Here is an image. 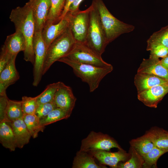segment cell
I'll return each mask as SVG.
<instances>
[{"instance_id":"3","label":"cell","mask_w":168,"mask_h":168,"mask_svg":"<svg viewBox=\"0 0 168 168\" xmlns=\"http://www.w3.org/2000/svg\"><path fill=\"white\" fill-rule=\"evenodd\" d=\"M109 44L121 35L133 31L134 26L120 21L109 11L103 0H93Z\"/></svg>"},{"instance_id":"29","label":"cell","mask_w":168,"mask_h":168,"mask_svg":"<svg viewBox=\"0 0 168 168\" xmlns=\"http://www.w3.org/2000/svg\"><path fill=\"white\" fill-rule=\"evenodd\" d=\"M168 151L155 147L149 152L142 156L143 167H156L157 161L160 157Z\"/></svg>"},{"instance_id":"10","label":"cell","mask_w":168,"mask_h":168,"mask_svg":"<svg viewBox=\"0 0 168 168\" xmlns=\"http://www.w3.org/2000/svg\"><path fill=\"white\" fill-rule=\"evenodd\" d=\"M26 3L32 11L35 32L41 31L45 26L51 7V0H29Z\"/></svg>"},{"instance_id":"17","label":"cell","mask_w":168,"mask_h":168,"mask_svg":"<svg viewBox=\"0 0 168 168\" xmlns=\"http://www.w3.org/2000/svg\"><path fill=\"white\" fill-rule=\"evenodd\" d=\"M68 26V21L65 16L57 23L45 26L41 34L47 49L51 43L64 32Z\"/></svg>"},{"instance_id":"20","label":"cell","mask_w":168,"mask_h":168,"mask_svg":"<svg viewBox=\"0 0 168 168\" xmlns=\"http://www.w3.org/2000/svg\"><path fill=\"white\" fill-rule=\"evenodd\" d=\"M0 142L2 146L11 151L17 147L16 141L10 122H0Z\"/></svg>"},{"instance_id":"14","label":"cell","mask_w":168,"mask_h":168,"mask_svg":"<svg viewBox=\"0 0 168 168\" xmlns=\"http://www.w3.org/2000/svg\"><path fill=\"white\" fill-rule=\"evenodd\" d=\"M137 72L155 75L168 81V70L162 66L158 58L149 57L143 59Z\"/></svg>"},{"instance_id":"39","label":"cell","mask_w":168,"mask_h":168,"mask_svg":"<svg viewBox=\"0 0 168 168\" xmlns=\"http://www.w3.org/2000/svg\"><path fill=\"white\" fill-rule=\"evenodd\" d=\"M162 66L168 70V54L160 60Z\"/></svg>"},{"instance_id":"2","label":"cell","mask_w":168,"mask_h":168,"mask_svg":"<svg viewBox=\"0 0 168 168\" xmlns=\"http://www.w3.org/2000/svg\"><path fill=\"white\" fill-rule=\"evenodd\" d=\"M58 61L64 63L71 67L75 74L83 82L88 84L90 92H93L96 89L102 80L113 69L112 65L106 67H100L77 63L65 57L60 58Z\"/></svg>"},{"instance_id":"34","label":"cell","mask_w":168,"mask_h":168,"mask_svg":"<svg viewBox=\"0 0 168 168\" xmlns=\"http://www.w3.org/2000/svg\"><path fill=\"white\" fill-rule=\"evenodd\" d=\"M57 108L54 101L38 105L35 114L40 119L47 116L52 110Z\"/></svg>"},{"instance_id":"16","label":"cell","mask_w":168,"mask_h":168,"mask_svg":"<svg viewBox=\"0 0 168 168\" xmlns=\"http://www.w3.org/2000/svg\"><path fill=\"white\" fill-rule=\"evenodd\" d=\"M2 48L11 57L21 51H24L26 48V40L22 33L16 30L13 33L7 37Z\"/></svg>"},{"instance_id":"9","label":"cell","mask_w":168,"mask_h":168,"mask_svg":"<svg viewBox=\"0 0 168 168\" xmlns=\"http://www.w3.org/2000/svg\"><path fill=\"white\" fill-rule=\"evenodd\" d=\"M41 31L35 32L33 40L35 60L33 64L32 84L34 86H38L43 75V65L47 50Z\"/></svg>"},{"instance_id":"13","label":"cell","mask_w":168,"mask_h":168,"mask_svg":"<svg viewBox=\"0 0 168 168\" xmlns=\"http://www.w3.org/2000/svg\"><path fill=\"white\" fill-rule=\"evenodd\" d=\"M102 165H106L113 168H117L118 164L125 161L129 156L123 149L116 152H110L104 150H95L89 152Z\"/></svg>"},{"instance_id":"31","label":"cell","mask_w":168,"mask_h":168,"mask_svg":"<svg viewBox=\"0 0 168 168\" xmlns=\"http://www.w3.org/2000/svg\"><path fill=\"white\" fill-rule=\"evenodd\" d=\"M147 50L150 51V57L162 58L168 54V48L162 44L147 40Z\"/></svg>"},{"instance_id":"12","label":"cell","mask_w":168,"mask_h":168,"mask_svg":"<svg viewBox=\"0 0 168 168\" xmlns=\"http://www.w3.org/2000/svg\"><path fill=\"white\" fill-rule=\"evenodd\" d=\"M76 100L71 88L60 82L54 99L57 107L72 113Z\"/></svg>"},{"instance_id":"15","label":"cell","mask_w":168,"mask_h":168,"mask_svg":"<svg viewBox=\"0 0 168 168\" xmlns=\"http://www.w3.org/2000/svg\"><path fill=\"white\" fill-rule=\"evenodd\" d=\"M16 56L12 57L9 63L0 72V96L6 94L7 88L19 79L15 66Z\"/></svg>"},{"instance_id":"35","label":"cell","mask_w":168,"mask_h":168,"mask_svg":"<svg viewBox=\"0 0 168 168\" xmlns=\"http://www.w3.org/2000/svg\"><path fill=\"white\" fill-rule=\"evenodd\" d=\"M8 99L6 93L0 96V122H7L6 112Z\"/></svg>"},{"instance_id":"37","label":"cell","mask_w":168,"mask_h":168,"mask_svg":"<svg viewBox=\"0 0 168 168\" xmlns=\"http://www.w3.org/2000/svg\"><path fill=\"white\" fill-rule=\"evenodd\" d=\"M84 0H74L70 5L68 12H73L79 10L80 4Z\"/></svg>"},{"instance_id":"25","label":"cell","mask_w":168,"mask_h":168,"mask_svg":"<svg viewBox=\"0 0 168 168\" xmlns=\"http://www.w3.org/2000/svg\"><path fill=\"white\" fill-rule=\"evenodd\" d=\"M131 146L142 156L149 152L155 146L148 135L146 133L142 136L132 140Z\"/></svg>"},{"instance_id":"19","label":"cell","mask_w":168,"mask_h":168,"mask_svg":"<svg viewBox=\"0 0 168 168\" xmlns=\"http://www.w3.org/2000/svg\"><path fill=\"white\" fill-rule=\"evenodd\" d=\"M10 123L16 139L17 147L22 148L29 142L31 134L23 118Z\"/></svg>"},{"instance_id":"28","label":"cell","mask_w":168,"mask_h":168,"mask_svg":"<svg viewBox=\"0 0 168 168\" xmlns=\"http://www.w3.org/2000/svg\"><path fill=\"white\" fill-rule=\"evenodd\" d=\"M129 152V159L126 161L119 163L117 168H140L143 166L144 160L142 156L132 146Z\"/></svg>"},{"instance_id":"11","label":"cell","mask_w":168,"mask_h":168,"mask_svg":"<svg viewBox=\"0 0 168 168\" xmlns=\"http://www.w3.org/2000/svg\"><path fill=\"white\" fill-rule=\"evenodd\" d=\"M168 93V83L154 86L138 93V99L147 106L156 108L159 102Z\"/></svg>"},{"instance_id":"4","label":"cell","mask_w":168,"mask_h":168,"mask_svg":"<svg viewBox=\"0 0 168 168\" xmlns=\"http://www.w3.org/2000/svg\"><path fill=\"white\" fill-rule=\"evenodd\" d=\"M76 42L68 26L48 48L43 65V75L54 62L67 56L72 50Z\"/></svg>"},{"instance_id":"6","label":"cell","mask_w":168,"mask_h":168,"mask_svg":"<svg viewBox=\"0 0 168 168\" xmlns=\"http://www.w3.org/2000/svg\"><path fill=\"white\" fill-rule=\"evenodd\" d=\"M89 7L83 11L68 12L65 16L68 21L69 27L76 42H85L89 24Z\"/></svg>"},{"instance_id":"32","label":"cell","mask_w":168,"mask_h":168,"mask_svg":"<svg viewBox=\"0 0 168 168\" xmlns=\"http://www.w3.org/2000/svg\"><path fill=\"white\" fill-rule=\"evenodd\" d=\"M21 101L24 115L35 114L38 106L37 96L33 97L23 96Z\"/></svg>"},{"instance_id":"30","label":"cell","mask_w":168,"mask_h":168,"mask_svg":"<svg viewBox=\"0 0 168 168\" xmlns=\"http://www.w3.org/2000/svg\"><path fill=\"white\" fill-rule=\"evenodd\" d=\"M59 82H58L48 85L44 91L37 96L38 105L54 101V96Z\"/></svg>"},{"instance_id":"24","label":"cell","mask_w":168,"mask_h":168,"mask_svg":"<svg viewBox=\"0 0 168 168\" xmlns=\"http://www.w3.org/2000/svg\"><path fill=\"white\" fill-rule=\"evenodd\" d=\"M6 115L7 122L10 123L23 118L24 114L22 109L21 100H12L8 98Z\"/></svg>"},{"instance_id":"7","label":"cell","mask_w":168,"mask_h":168,"mask_svg":"<svg viewBox=\"0 0 168 168\" xmlns=\"http://www.w3.org/2000/svg\"><path fill=\"white\" fill-rule=\"evenodd\" d=\"M65 57L77 63L100 67H106L111 65L105 61L101 56L83 43L76 42L72 50Z\"/></svg>"},{"instance_id":"8","label":"cell","mask_w":168,"mask_h":168,"mask_svg":"<svg viewBox=\"0 0 168 168\" xmlns=\"http://www.w3.org/2000/svg\"><path fill=\"white\" fill-rule=\"evenodd\" d=\"M113 148L122 149L117 142L108 135L92 131L82 140L80 150L87 152L95 150L109 151Z\"/></svg>"},{"instance_id":"38","label":"cell","mask_w":168,"mask_h":168,"mask_svg":"<svg viewBox=\"0 0 168 168\" xmlns=\"http://www.w3.org/2000/svg\"><path fill=\"white\" fill-rule=\"evenodd\" d=\"M74 0H66L65 5L61 16V20L65 17L66 14L68 12L70 5Z\"/></svg>"},{"instance_id":"5","label":"cell","mask_w":168,"mask_h":168,"mask_svg":"<svg viewBox=\"0 0 168 168\" xmlns=\"http://www.w3.org/2000/svg\"><path fill=\"white\" fill-rule=\"evenodd\" d=\"M89 7V24L85 43L101 56L109 43L97 10L92 3Z\"/></svg>"},{"instance_id":"26","label":"cell","mask_w":168,"mask_h":168,"mask_svg":"<svg viewBox=\"0 0 168 168\" xmlns=\"http://www.w3.org/2000/svg\"><path fill=\"white\" fill-rule=\"evenodd\" d=\"M23 119L33 138H37L40 132L44 131L45 126L40 124V119L35 114L24 115Z\"/></svg>"},{"instance_id":"22","label":"cell","mask_w":168,"mask_h":168,"mask_svg":"<svg viewBox=\"0 0 168 168\" xmlns=\"http://www.w3.org/2000/svg\"><path fill=\"white\" fill-rule=\"evenodd\" d=\"M155 146L168 151V132L161 128H153L146 133Z\"/></svg>"},{"instance_id":"23","label":"cell","mask_w":168,"mask_h":168,"mask_svg":"<svg viewBox=\"0 0 168 168\" xmlns=\"http://www.w3.org/2000/svg\"><path fill=\"white\" fill-rule=\"evenodd\" d=\"M51 6L45 25L58 23L61 16L66 0H51Z\"/></svg>"},{"instance_id":"27","label":"cell","mask_w":168,"mask_h":168,"mask_svg":"<svg viewBox=\"0 0 168 168\" xmlns=\"http://www.w3.org/2000/svg\"><path fill=\"white\" fill-rule=\"evenodd\" d=\"M72 113L57 107L52 110L44 118L40 119L41 125L45 126L58 121L68 118Z\"/></svg>"},{"instance_id":"36","label":"cell","mask_w":168,"mask_h":168,"mask_svg":"<svg viewBox=\"0 0 168 168\" xmlns=\"http://www.w3.org/2000/svg\"><path fill=\"white\" fill-rule=\"evenodd\" d=\"M12 58L1 48L0 55V72L7 65Z\"/></svg>"},{"instance_id":"18","label":"cell","mask_w":168,"mask_h":168,"mask_svg":"<svg viewBox=\"0 0 168 168\" xmlns=\"http://www.w3.org/2000/svg\"><path fill=\"white\" fill-rule=\"evenodd\" d=\"M168 83V81L151 74L137 73L134 77V83L138 93L158 85Z\"/></svg>"},{"instance_id":"21","label":"cell","mask_w":168,"mask_h":168,"mask_svg":"<svg viewBox=\"0 0 168 168\" xmlns=\"http://www.w3.org/2000/svg\"><path fill=\"white\" fill-rule=\"evenodd\" d=\"M95 158L89 152L79 150L74 158L72 168H106L102 165H98L95 161Z\"/></svg>"},{"instance_id":"1","label":"cell","mask_w":168,"mask_h":168,"mask_svg":"<svg viewBox=\"0 0 168 168\" xmlns=\"http://www.w3.org/2000/svg\"><path fill=\"white\" fill-rule=\"evenodd\" d=\"M9 19L13 23L15 30L20 31L25 38L24 60L33 65L35 60L33 48L35 24L31 8L26 3L23 7H18L12 10Z\"/></svg>"},{"instance_id":"33","label":"cell","mask_w":168,"mask_h":168,"mask_svg":"<svg viewBox=\"0 0 168 168\" xmlns=\"http://www.w3.org/2000/svg\"><path fill=\"white\" fill-rule=\"evenodd\" d=\"M147 40L160 43L168 48V25L154 33Z\"/></svg>"}]
</instances>
